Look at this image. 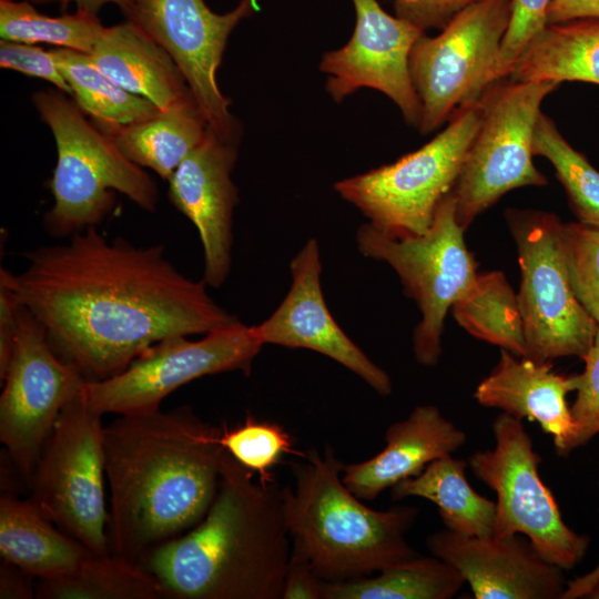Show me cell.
Instances as JSON below:
<instances>
[{
  "instance_id": "cell-14",
  "label": "cell",
  "mask_w": 599,
  "mask_h": 599,
  "mask_svg": "<svg viewBox=\"0 0 599 599\" xmlns=\"http://www.w3.org/2000/svg\"><path fill=\"white\" fill-rule=\"evenodd\" d=\"M0 397V440L27 477L61 410L83 389L87 378L51 347L43 325L21 305L16 347Z\"/></svg>"
},
{
  "instance_id": "cell-20",
  "label": "cell",
  "mask_w": 599,
  "mask_h": 599,
  "mask_svg": "<svg viewBox=\"0 0 599 599\" xmlns=\"http://www.w3.org/2000/svg\"><path fill=\"white\" fill-rule=\"evenodd\" d=\"M573 390V375L556 373L551 362H535L501 349L498 364L479 383L474 397L485 407L539 423L552 436L557 454L568 455L573 423L567 395Z\"/></svg>"
},
{
  "instance_id": "cell-10",
  "label": "cell",
  "mask_w": 599,
  "mask_h": 599,
  "mask_svg": "<svg viewBox=\"0 0 599 599\" xmlns=\"http://www.w3.org/2000/svg\"><path fill=\"white\" fill-rule=\"evenodd\" d=\"M101 417L82 392L61 410L34 467L30 499L94 555L110 554Z\"/></svg>"
},
{
  "instance_id": "cell-35",
  "label": "cell",
  "mask_w": 599,
  "mask_h": 599,
  "mask_svg": "<svg viewBox=\"0 0 599 599\" xmlns=\"http://www.w3.org/2000/svg\"><path fill=\"white\" fill-rule=\"evenodd\" d=\"M551 1L511 0L509 24L489 75L488 87L509 78L524 50L548 26L547 12Z\"/></svg>"
},
{
  "instance_id": "cell-18",
  "label": "cell",
  "mask_w": 599,
  "mask_h": 599,
  "mask_svg": "<svg viewBox=\"0 0 599 599\" xmlns=\"http://www.w3.org/2000/svg\"><path fill=\"white\" fill-rule=\"evenodd\" d=\"M237 144L209 126L167 180L171 203L197 230L204 254L203 280L212 287L226 281L232 265L233 212L238 195L231 174Z\"/></svg>"
},
{
  "instance_id": "cell-41",
  "label": "cell",
  "mask_w": 599,
  "mask_h": 599,
  "mask_svg": "<svg viewBox=\"0 0 599 599\" xmlns=\"http://www.w3.org/2000/svg\"><path fill=\"white\" fill-rule=\"evenodd\" d=\"M588 18H599V0H552L547 12L548 24Z\"/></svg>"
},
{
  "instance_id": "cell-23",
  "label": "cell",
  "mask_w": 599,
  "mask_h": 599,
  "mask_svg": "<svg viewBox=\"0 0 599 599\" xmlns=\"http://www.w3.org/2000/svg\"><path fill=\"white\" fill-rule=\"evenodd\" d=\"M92 122L129 160L141 167H149L163 180L170 179L177 165L202 141L209 128L192 91L143 122Z\"/></svg>"
},
{
  "instance_id": "cell-40",
  "label": "cell",
  "mask_w": 599,
  "mask_h": 599,
  "mask_svg": "<svg viewBox=\"0 0 599 599\" xmlns=\"http://www.w3.org/2000/svg\"><path fill=\"white\" fill-rule=\"evenodd\" d=\"M324 582L303 557L292 551L282 599H323Z\"/></svg>"
},
{
  "instance_id": "cell-31",
  "label": "cell",
  "mask_w": 599,
  "mask_h": 599,
  "mask_svg": "<svg viewBox=\"0 0 599 599\" xmlns=\"http://www.w3.org/2000/svg\"><path fill=\"white\" fill-rule=\"evenodd\" d=\"M103 29L98 16L88 11L49 17L27 0H0V35L3 40L49 43L89 54Z\"/></svg>"
},
{
  "instance_id": "cell-38",
  "label": "cell",
  "mask_w": 599,
  "mask_h": 599,
  "mask_svg": "<svg viewBox=\"0 0 599 599\" xmlns=\"http://www.w3.org/2000/svg\"><path fill=\"white\" fill-rule=\"evenodd\" d=\"M478 0H393L396 16L423 30L443 29L460 10Z\"/></svg>"
},
{
  "instance_id": "cell-34",
  "label": "cell",
  "mask_w": 599,
  "mask_h": 599,
  "mask_svg": "<svg viewBox=\"0 0 599 599\" xmlns=\"http://www.w3.org/2000/svg\"><path fill=\"white\" fill-rule=\"evenodd\" d=\"M561 243L575 294L599 325V229L564 223Z\"/></svg>"
},
{
  "instance_id": "cell-21",
  "label": "cell",
  "mask_w": 599,
  "mask_h": 599,
  "mask_svg": "<svg viewBox=\"0 0 599 599\" xmlns=\"http://www.w3.org/2000/svg\"><path fill=\"white\" fill-rule=\"evenodd\" d=\"M466 441V434L433 405L415 407L409 416L392 424L385 447L372 458L345 465L342 479L364 500H373L387 488L417 476L433 460L451 455Z\"/></svg>"
},
{
  "instance_id": "cell-5",
  "label": "cell",
  "mask_w": 599,
  "mask_h": 599,
  "mask_svg": "<svg viewBox=\"0 0 599 599\" xmlns=\"http://www.w3.org/2000/svg\"><path fill=\"white\" fill-rule=\"evenodd\" d=\"M58 89L32 94V102L50 128L57 164L49 189L53 205L43 224L53 237H70L100 224L113 210L116 192L146 212L159 200L153 179L131 160L92 121L77 102Z\"/></svg>"
},
{
  "instance_id": "cell-3",
  "label": "cell",
  "mask_w": 599,
  "mask_h": 599,
  "mask_svg": "<svg viewBox=\"0 0 599 599\" xmlns=\"http://www.w3.org/2000/svg\"><path fill=\"white\" fill-rule=\"evenodd\" d=\"M227 451L202 520L139 565L173 599H278L292 555L281 488L262 483Z\"/></svg>"
},
{
  "instance_id": "cell-15",
  "label": "cell",
  "mask_w": 599,
  "mask_h": 599,
  "mask_svg": "<svg viewBox=\"0 0 599 599\" xmlns=\"http://www.w3.org/2000/svg\"><path fill=\"white\" fill-rule=\"evenodd\" d=\"M130 20L145 31L175 61L209 126L238 142L240 123L231 101L220 90L217 70L230 34L257 9V0H240L225 13L212 11L204 0H134Z\"/></svg>"
},
{
  "instance_id": "cell-30",
  "label": "cell",
  "mask_w": 599,
  "mask_h": 599,
  "mask_svg": "<svg viewBox=\"0 0 599 599\" xmlns=\"http://www.w3.org/2000/svg\"><path fill=\"white\" fill-rule=\"evenodd\" d=\"M51 52L71 88L73 100L92 120L132 124L146 121L161 111L149 100L114 82L88 53L64 48Z\"/></svg>"
},
{
  "instance_id": "cell-13",
  "label": "cell",
  "mask_w": 599,
  "mask_h": 599,
  "mask_svg": "<svg viewBox=\"0 0 599 599\" xmlns=\"http://www.w3.org/2000/svg\"><path fill=\"white\" fill-rule=\"evenodd\" d=\"M187 337L162 339L121 373L87 380L82 389L87 403L101 415L153 412L172 392L194 379L233 370L250 373L263 347L253 326L240 321L197 341Z\"/></svg>"
},
{
  "instance_id": "cell-12",
  "label": "cell",
  "mask_w": 599,
  "mask_h": 599,
  "mask_svg": "<svg viewBox=\"0 0 599 599\" xmlns=\"http://www.w3.org/2000/svg\"><path fill=\"white\" fill-rule=\"evenodd\" d=\"M511 0H478L434 37L415 43L409 69L422 105L418 130L429 134L488 87L506 34Z\"/></svg>"
},
{
  "instance_id": "cell-26",
  "label": "cell",
  "mask_w": 599,
  "mask_h": 599,
  "mask_svg": "<svg viewBox=\"0 0 599 599\" xmlns=\"http://www.w3.org/2000/svg\"><path fill=\"white\" fill-rule=\"evenodd\" d=\"M467 463L445 455L429 463L417 476L392 488V499L419 497L434 502L446 529L487 537L494 534L496 502L476 493L465 470Z\"/></svg>"
},
{
  "instance_id": "cell-32",
  "label": "cell",
  "mask_w": 599,
  "mask_h": 599,
  "mask_svg": "<svg viewBox=\"0 0 599 599\" xmlns=\"http://www.w3.org/2000/svg\"><path fill=\"white\" fill-rule=\"evenodd\" d=\"M532 153L552 164L578 222L599 229V171L571 146L555 122L542 112L535 126Z\"/></svg>"
},
{
  "instance_id": "cell-1",
  "label": "cell",
  "mask_w": 599,
  "mask_h": 599,
  "mask_svg": "<svg viewBox=\"0 0 599 599\" xmlns=\"http://www.w3.org/2000/svg\"><path fill=\"white\" fill-rule=\"evenodd\" d=\"M23 256L24 270L1 267L0 280L87 380L121 373L167 337L205 335L238 322L210 296L203 278L174 266L163 245L109 240L91 226Z\"/></svg>"
},
{
  "instance_id": "cell-28",
  "label": "cell",
  "mask_w": 599,
  "mask_h": 599,
  "mask_svg": "<svg viewBox=\"0 0 599 599\" xmlns=\"http://www.w3.org/2000/svg\"><path fill=\"white\" fill-rule=\"evenodd\" d=\"M35 597L42 599H160V582L138 562L116 556L92 554L74 571L40 579Z\"/></svg>"
},
{
  "instance_id": "cell-9",
  "label": "cell",
  "mask_w": 599,
  "mask_h": 599,
  "mask_svg": "<svg viewBox=\"0 0 599 599\" xmlns=\"http://www.w3.org/2000/svg\"><path fill=\"white\" fill-rule=\"evenodd\" d=\"M505 219L518 252L525 357L535 362L568 356L582 359L598 324L572 288L561 243L564 223L550 212L512 207L505 211Z\"/></svg>"
},
{
  "instance_id": "cell-27",
  "label": "cell",
  "mask_w": 599,
  "mask_h": 599,
  "mask_svg": "<svg viewBox=\"0 0 599 599\" xmlns=\"http://www.w3.org/2000/svg\"><path fill=\"white\" fill-rule=\"evenodd\" d=\"M465 582L461 573L447 561L417 555L376 576L324 582L323 599H449Z\"/></svg>"
},
{
  "instance_id": "cell-8",
  "label": "cell",
  "mask_w": 599,
  "mask_h": 599,
  "mask_svg": "<svg viewBox=\"0 0 599 599\" xmlns=\"http://www.w3.org/2000/svg\"><path fill=\"white\" fill-rule=\"evenodd\" d=\"M559 85L507 78L479 98V125L453 189L464 231L509 191L547 184L532 162V139L542 101Z\"/></svg>"
},
{
  "instance_id": "cell-37",
  "label": "cell",
  "mask_w": 599,
  "mask_h": 599,
  "mask_svg": "<svg viewBox=\"0 0 599 599\" xmlns=\"http://www.w3.org/2000/svg\"><path fill=\"white\" fill-rule=\"evenodd\" d=\"M0 67L39 78L52 83L58 90L72 97V91L60 71L51 50L1 39Z\"/></svg>"
},
{
  "instance_id": "cell-7",
  "label": "cell",
  "mask_w": 599,
  "mask_h": 599,
  "mask_svg": "<svg viewBox=\"0 0 599 599\" xmlns=\"http://www.w3.org/2000/svg\"><path fill=\"white\" fill-rule=\"evenodd\" d=\"M464 232L456 219L453 191L441 200L429 230L422 235L395 237L369 223L357 230L359 252L390 265L419 307L413 349L424 366L438 363L446 315L478 276Z\"/></svg>"
},
{
  "instance_id": "cell-42",
  "label": "cell",
  "mask_w": 599,
  "mask_h": 599,
  "mask_svg": "<svg viewBox=\"0 0 599 599\" xmlns=\"http://www.w3.org/2000/svg\"><path fill=\"white\" fill-rule=\"evenodd\" d=\"M28 578L20 568L2 559L0 568V598L26 599L35 596Z\"/></svg>"
},
{
  "instance_id": "cell-36",
  "label": "cell",
  "mask_w": 599,
  "mask_h": 599,
  "mask_svg": "<svg viewBox=\"0 0 599 599\" xmlns=\"http://www.w3.org/2000/svg\"><path fill=\"white\" fill-rule=\"evenodd\" d=\"M582 361L583 372L573 375L577 395L570 407L573 433L569 451L599 434V325L593 344Z\"/></svg>"
},
{
  "instance_id": "cell-45",
  "label": "cell",
  "mask_w": 599,
  "mask_h": 599,
  "mask_svg": "<svg viewBox=\"0 0 599 599\" xmlns=\"http://www.w3.org/2000/svg\"><path fill=\"white\" fill-rule=\"evenodd\" d=\"M31 3H38V4H47V3H53V2H59L61 3V0H27Z\"/></svg>"
},
{
  "instance_id": "cell-4",
  "label": "cell",
  "mask_w": 599,
  "mask_h": 599,
  "mask_svg": "<svg viewBox=\"0 0 599 599\" xmlns=\"http://www.w3.org/2000/svg\"><path fill=\"white\" fill-rule=\"evenodd\" d=\"M293 464L294 486L281 488L292 551L325 582L359 579L417 556L405 535L417 517L410 506L375 510L342 479L332 448Z\"/></svg>"
},
{
  "instance_id": "cell-6",
  "label": "cell",
  "mask_w": 599,
  "mask_h": 599,
  "mask_svg": "<svg viewBox=\"0 0 599 599\" xmlns=\"http://www.w3.org/2000/svg\"><path fill=\"white\" fill-rule=\"evenodd\" d=\"M480 120L479 100L465 103L444 130L397 161L334 184L368 223L395 237L426 233L453 191Z\"/></svg>"
},
{
  "instance_id": "cell-11",
  "label": "cell",
  "mask_w": 599,
  "mask_h": 599,
  "mask_svg": "<svg viewBox=\"0 0 599 599\" xmlns=\"http://www.w3.org/2000/svg\"><path fill=\"white\" fill-rule=\"evenodd\" d=\"M495 447L473 454V474L497 495L494 536L522 535L548 561L561 569L579 564L589 540L570 529L542 483L541 457L521 419L502 413L493 423Z\"/></svg>"
},
{
  "instance_id": "cell-43",
  "label": "cell",
  "mask_w": 599,
  "mask_h": 599,
  "mask_svg": "<svg viewBox=\"0 0 599 599\" xmlns=\"http://www.w3.org/2000/svg\"><path fill=\"white\" fill-rule=\"evenodd\" d=\"M71 3H74L77 10L88 11L94 14L106 4L116 6L125 19H130L134 10V0H61V9L67 10Z\"/></svg>"
},
{
  "instance_id": "cell-24",
  "label": "cell",
  "mask_w": 599,
  "mask_h": 599,
  "mask_svg": "<svg viewBox=\"0 0 599 599\" xmlns=\"http://www.w3.org/2000/svg\"><path fill=\"white\" fill-rule=\"evenodd\" d=\"M91 552L55 529L31 500L0 498V555L31 578L54 579L74 571Z\"/></svg>"
},
{
  "instance_id": "cell-44",
  "label": "cell",
  "mask_w": 599,
  "mask_h": 599,
  "mask_svg": "<svg viewBox=\"0 0 599 599\" xmlns=\"http://www.w3.org/2000/svg\"><path fill=\"white\" fill-rule=\"evenodd\" d=\"M585 596L588 598L599 599V578L591 585Z\"/></svg>"
},
{
  "instance_id": "cell-16",
  "label": "cell",
  "mask_w": 599,
  "mask_h": 599,
  "mask_svg": "<svg viewBox=\"0 0 599 599\" xmlns=\"http://www.w3.org/2000/svg\"><path fill=\"white\" fill-rule=\"evenodd\" d=\"M356 23L348 42L324 53L319 70L327 74L326 91L336 103L362 88L377 90L418 129L422 105L415 90L409 58L425 34L418 26L387 13L377 0H352Z\"/></svg>"
},
{
  "instance_id": "cell-22",
  "label": "cell",
  "mask_w": 599,
  "mask_h": 599,
  "mask_svg": "<svg viewBox=\"0 0 599 599\" xmlns=\"http://www.w3.org/2000/svg\"><path fill=\"white\" fill-rule=\"evenodd\" d=\"M89 55L114 82L160 110L191 91L172 57L130 20L104 27Z\"/></svg>"
},
{
  "instance_id": "cell-17",
  "label": "cell",
  "mask_w": 599,
  "mask_h": 599,
  "mask_svg": "<svg viewBox=\"0 0 599 599\" xmlns=\"http://www.w3.org/2000/svg\"><path fill=\"white\" fill-rule=\"evenodd\" d=\"M291 287L274 313L253 326L258 339L290 348H306L339 363L376 393H392L388 374L347 336L328 311L321 286L322 264L316 238L293 257Z\"/></svg>"
},
{
  "instance_id": "cell-29",
  "label": "cell",
  "mask_w": 599,
  "mask_h": 599,
  "mask_svg": "<svg viewBox=\"0 0 599 599\" xmlns=\"http://www.w3.org/2000/svg\"><path fill=\"white\" fill-rule=\"evenodd\" d=\"M470 335L525 357L527 342L518 296L498 271L478 274L471 288L451 307Z\"/></svg>"
},
{
  "instance_id": "cell-19",
  "label": "cell",
  "mask_w": 599,
  "mask_h": 599,
  "mask_svg": "<svg viewBox=\"0 0 599 599\" xmlns=\"http://www.w3.org/2000/svg\"><path fill=\"white\" fill-rule=\"evenodd\" d=\"M427 546L461 573L476 599H556L566 590L564 569L518 534L475 537L445 529Z\"/></svg>"
},
{
  "instance_id": "cell-33",
  "label": "cell",
  "mask_w": 599,
  "mask_h": 599,
  "mask_svg": "<svg viewBox=\"0 0 599 599\" xmlns=\"http://www.w3.org/2000/svg\"><path fill=\"white\" fill-rule=\"evenodd\" d=\"M216 439L225 451L256 474L262 483L275 480L271 470L283 455L294 454L303 458L306 454L294 449L291 435L282 426L257 422L250 416L238 426L219 429Z\"/></svg>"
},
{
  "instance_id": "cell-39",
  "label": "cell",
  "mask_w": 599,
  "mask_h": 599,
  "mask_svg": "<svg viewBox=\"0 0 599 599\" xmlns=\"http://www.w3.org/2000/svg\"><path fill=\"white\" fill-rule=\"evenodd\" d=\"M21 304L10 286L0 280V380L11 361L19 333Z\"/></svg>"
},
{
  "instance_id": "cell-2",
  "label": "cell",
  "mask_w": 599,
  "mask_h": 599,
  "mask_svg": "<svg viewBox=\"0 0 599 599\" xmlns=\"http://www.w3.org/2000/svg\"><path fill=\"white\" fill-rule=\"evenodd\" d=\"M217 434L186 406L120 415L103 426L110 552L139 564L202 520L226 455Z\"/></svg>"
},
{
  "instance_id": "cell-25",
  "label": "cell",
  "mask_w": 599,
  "mask_h": 599,
  "mask_svg": "<svg viewBox=\"0 0 599 599\" xmlns=\"http://www.w3.org/2000/svg\"><path fill=\"white\" fill-rule=\"evenodd\" d=\"M509 79L599 85V18L548 24L524 50Z\"/></svg>"
}]
</instances>
